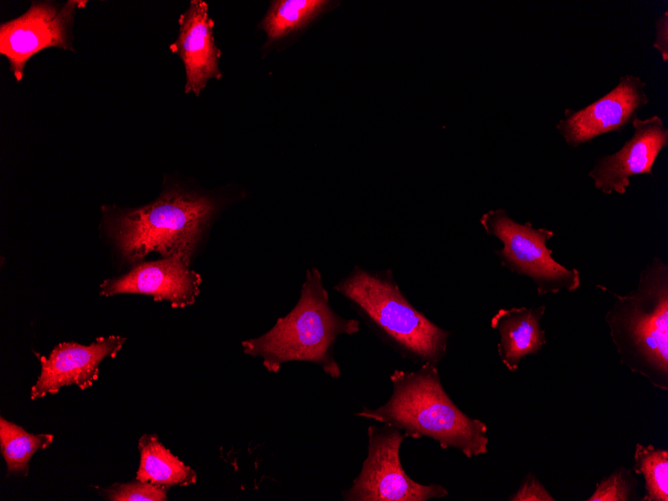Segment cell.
I'll list each match as a JSON object with an SVG mask.
<instances>
[{"mask_svg":"<svg viewBox=\"0 0 668 501\" xmlns=\"http://www.w3.org/2000/svg\"><path fill=\"white\" fill-rule=\"evenodd\" d=\"M392 394L382 406L355 415L400 429L406 437L431 438L442 449L456 448L467 458L488 452L487 425L460 410L444 390L437 365L416 371L394 370Z\"/></svg>","mask_w":668,"mask_h":501,"instance_id":"1","label":"cell"},{"mask_svg":"<svg viewBox=\"0 0 668 501\" xmlns=\"http://www.w3.org/2000/svg\"><path fill=\"white\" fill-rule=\"evenodd\" d=\"M360 330V322L338 315L329 304L317 268L306 271L297 304L265 334L244 340L243 352L262 359L268 372L276 373L284 363L306 361L319 365L333 379L341 370L334 357V344L340 335Z\"/></svg>","mask_w":668,"mask_h":501,"instance_id":"2","label":"cell"},{"mask_svg":"<svg viewBox=\"0 0 668 501\" xmlns=\"http://www.w3.org/2000/svg\"><path fill=\"white\" fill-rule=\"evenodd\" d=\"M605 314L621 364L653 387L668 390V265L654 257L639 276L635 290L616 294Z\"/></svg>","mask_w":668,"mask_h":501,"instance_id":"3","label":"cell"},{"mask_svg":"<svg viewBox=\"0 0 668 501\" xmlns=\"http://www.w3.org/2000/svg\"><path fill=\"white\" fill-rule=\"evenodd\" d=\"M334 290L401 356L434 365L445 356L450 332L437 326L409 302L391 269L374 272L356 266Z\"/></svg>","mask_w":668,"mask_h":501,"instance_id":"4","label":"cell"},{"mask_svg":"<svg viewBox=\"0 0 668 501\" xmlns=\"http://www.w3.org/2000/svg\"><path fill=\"white\" fill-rule=\"evenodd\" d=\"M214 210L207 197L173 188L148 205L117 212L108 218L107 228L128 260L158 252L190 262Z\"/></svg>","mask_w":668,"mask_h":501,"instance_id":"5","label":"cell"},{"mask_svg":"<svg viewBox=\"0 0 668 501\" xmlns=\"http://www.w3.org/2000/svg\"><path fill=\"white\" fill-rule=\"evenodd\" d=\"M480 224L488 235L502 242L495 251L502 266L517 275L531 278L539 296L573 292L581 284L577 269H568L552 257L546 242L554 232L535 228L531 222L520 224L509 217L504 209L490 210L480 218Z\"/></svg>","mask_w":668,"mask_h":501,"instance_id":"6","label":"cell"},{"mask_svg":"<svg viewBox=\"0 0 668 501\" xmlns=\"http://www.w3.org/2000/svg\"><path fill=\"white\" fill-rule=\"evenodd\" d=\"M367 456L352 485L341 493L346 501H427L444 498L440 484L424 485L411 479L400 461L404 433L393 426L368 428Z\"/></svg>","mask_w":668,"mask_h":501,"instance_id":"7","label":"cell"},{"mask_svg":"<svg viewBox=\"0 0 668 501\" xmlns=\"http://www.w3.org/2000/svg\"><path fill=\"white\" fill-rule=\"evenodd\" d=\"M86 1L71 0L63 6L53 2H33L20 17L0 26V53L15 78H23L26 62L48 47L72 50L71 27L77 8Z\"/></svg>","mask_w":668,"mask_h":501,"instance_id":"8","label":"cell"},{"mask_svg":"<svg viewBox=\"0 0 668 501\" xmlns=\"http://www.w3.org/2000/svg\"><path fill=\"white\" fill-rule=\"evenodd\" d=\"M646 85L639 76L622 75L613 89L589 105L578 110L565 109L556 130L571 147L603 134L622 132L649 103Z\"/></svg>","mask_w":668,"mask_h":501,"instance_id":"9","label":"cell"},{"mask_svg":"<svg viewBox=\"0 0 668 501\" xmlns=\"http://www.w3.org/2000/svg\"><path fill=\"white\" fill-rule=\"evenodd\" d=\"M631 123L634 129L632 137L617 152L599 157L588 173L596 189L604 194L623 195L632 176H653L655 160L668 145V130L660 116L636 117Z\"/></svg>","mask_w":668,"mask_h":501,"instance_id":"10","label":"cell"},{"mask_svg":"<svg viewBox=\"0 0 668 501\" xmlns=\"http://www.w3.org/2000/svg\"><path fill=\"white\" fill-rule=\"evenodd\" d=\"M189 265V261L178 256L140 263L125 275L104 281L100 293L150 295L155 301H168L174 308H184L195 302L202 282Z\"/></svg>","mask_w":668,"mask_h":501,"instance_id":"11","label":"cell"},{"mask_svg":"<svg viewBox=\"0 0 668 501\" xmlns=\"http://www.w3.org/2000/svg\"><path fill=\"white\" fill-rule=\"evenodd\" d=\"M125 338L109 336L98 338L90 345L61 343L48 357H41V373L31 388V399L57 393L62 387L77 385L90 387L98 378L99 365L106 357H114L122 348Z\"/></svg>","mask_w":668,"mask_h":501,"instance_id":"12","label":"cell"},{"mask_svg":"<svg viewBox=\"0 0 668 501\" xmlns=\"http://www.w3.org/2000/svg\"><path fill=\"white\" fill-rule=\"evenodd\" d=\"M208 5L192 0L188 10L180 16L179 37L171 45L179 54L186 70L185 92L197 96L210 78H220L218 59L221 55L212 34L213 21L208 17Z\"/></svg>","mask_w":668,"mask_h":501,"instance_id":"13","label":"cell"},{"mask_svg":"<svg viewBox=\"0 0 668 501\" xmlns=\"http://www.w3.org/2000/svg\"><path fill=\"white\" fill-rule=\"evenodd\" d=\"M545 309V305L512 307L499 309L493 315L491 327L500 335L498 355L509 371L515 372L523 357L538 353L546 344L545 331L540 326Z\"/></svg>","mask_w":668,"mask_h":501,"instance_id":"14","label":"cell"},{"mask_svg":"<svg viewBox=\"0 0 668 501\" xmlns=\"http://www.w3.org/2000/svg\"><path fill=\"white\" fill-rule=\"evenodd\" d=\"M140 464L136 480L164 488L187 486L197 481L196 472L171 453L156 435L144 434L138 441Z\"/></svg>","mask_w":668,"mask_h":501,"instance_id":"15","label":"cell"},{"mask_svg":"<svg viewBox=\"0 0 668 501\" xmlns=\"http://www.w3.org/2000/svg\"><path fill=\"white\" fill-rule=\"evenodd\" d=\"M53 440L52 434H31L3 417L0 419V450L8 474L26 476L32 455L47 448Z\"/></svg>","mask_w":668,"mask_h":501,"instance_id":"16","label":"cell"},{"mask_svg":"<svg viewBox=\"0 0 668 501\" xmlns=\"http://www.w3.org/2000/svg\"><path fill=\"white\" fill-rule=\"evenodd\" d=\"M326 3L322 0L274 1L262 22V28L270 40L280 39L314 18Z\"/></svg>","mask_w":668,"mask_h":501,"instance_id":"17","label":"cell"},{"mask_svg":"<svg viewBox=\"0 0 668 501\" xmlns=\"http://www.w3.org/2000/svg\"><path fill=\"white\" fill-rule=\"evenodd\" d=\"M633 471L644 479V501H668V451L637 443Z\"/></svg>","mask_w":668,"mask_h":501,"instance_id":"18","label":"cell"},{"mask_svg":"<svg viewBox=\"0 0 668 501\" xmlns=\"http://www.w3.org/2000/svg\"><path fill=\"white\" fill-rule=\"evenodd\" d=\"M637 481L632 471L624 466L617 468L608 477L597 483L587 501H628L634 500Z\"/></svg>","mask_w":668,"mask_h":501,"instance_id":"19","label":"cell"},{"mask_svg":"<svg viewBox=\"0 0 668 501\" xmlns=\"http://www.w3.org/2000/svg\"><path fill=\"white\" fill-rule=\"evenodd\" d=\"M103 495L111 501H165L166 488L142 481L113 484Z\"/></svg>","mask_w":668,"mask_h":501,"instance_id":"20","label":"cell"},{"mask_svg":"<svg viewBox=\"0 0 668 501\" xmlns=\"http://www.w3.org/2000/svg\"><path fill=\"white\" fill-rule=\"evenodd\" d=\"M510 501H554V497L546 490L532 473L522 481L518 490L509 497Z\"/></svg>","mask_w":668,"mask_h":501,"instance_id":"21","label":"cell"},{"mask_svg":"<svg viewBox=\"0 0 668 501\" xmlns=\"http://www.w3.org/2000/svg\"><path fill=\"white\" fill-rule=\"evenodd\" d=\"M653 48L661 55L662 61H668V12L661 14L655 22V40Z\"/></svg>","mask_w":668,"mask_h":501,"instance_id":"22","label":"cell"}]
</instances>
